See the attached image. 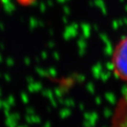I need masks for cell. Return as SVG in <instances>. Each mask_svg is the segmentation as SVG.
<instances>
[{
    "label": "cell",
    "mask_w": 127,
    "mask_h": 127,
    "mask_svg": "<svg viewBox=\"0 0 127 127\" xmlns=\"http://www.w3.org/2000/svg\"><path fill=\"white\" fill-rule=\"evenodd\" d=\"M110 64L116 77L127 82V36L122 38L115 46Z\"/></svg>",
    "instance_id": "obj_1"
},
{
    "label": "cell",
    "mask_w": 127,
    "mask_h": 127,
    "mask_svg": "<svg viewBox=\"0 0 127 127\" xmlns=\"http://www.w3.org/2000/svg\"><path fill=\"white\" fill-rule=\"evenodd\" d=\"M110 127H127V88L116 103L110 120Z\"/></svg>",
    "instance_id": "obj_2"
}]
</instances>
